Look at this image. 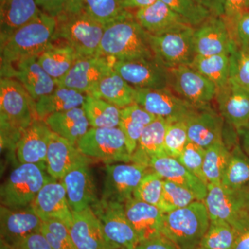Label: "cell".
Returning <instances> with one entry per match:
<instances>
[{"instance_id": "6da1fadb", "label": "cell", "mask_w": 249, "mask_h": 249, "mask_svg": "<svg viewBox=\"0 0 249 249\" xmlns=\"http://www.w3.org/2000/svg\"><path fill=\"white\" fill-rule=\"evenodd\" d=\"M36 102L19 82L12 78L0 80L1 147L16 150L26 129L37 119Z\"/></svg>"}, {"instance_id": "7a4b0ae2", "label": "cell", "mask_w": 249, "mask_h": 249, "mask_svg": "<svg viewBox=\"0 0 249 249\" xmlns=\"http://www.w3.org/2000/svg\"><path fill=\"white\" fill-rule=\"evenodd\" d=\"M56 27V18L42 11L14 33L1 45V78H13L14 63L42 53L52 44Z\"/></svg>"}, {"instance_id": "3957f363", "label": "cell", "mask_w": 249, "mask_h": 249, "mask_svg": "<svg viewBox=\"0 0 249 249\" xmlns=\"http://www.w3.org/2000/svg\"><path fill=\"white\" fill-rule=\"evenodd\" d=\"M98 55L111 57L116 61L155 58L149 33L133 15L106 26Z\"/></svg>"}, {"instance_id": "277c9868", "label": "cell", "mask_w": 249, "mask_h": 249, "mask_svg": "<svg viewBox=\"0 0 249 249\" xmlns=\"http://www.w3.org/2000/svg\"><path fill=\"white\" fill-rule=\"evenodd\" d=\"M209 215L204 201L165 213L162 233L178 249H197L209 229Z\"/></svg>"}, {"instance_id": "5b68a950", "label": "cell", "mask_w": 249, "mask_h": 249, "mask_svg": "<svg viewBox=\"0 0 249 249\" xmlns=\"http://www.w3.org/2000/svg\"><path fill=\"white\" fill-rule=\"evenodd\" d=\"M56 19L53 41H65L80 56L98 55L106 26L93 19L85 10L74 14L64 12Z\"/></svg>"}, {"instance_id": "8992f818", "label": "cell", "mask_w": 249, "mask_h": 249, "mask_svg": "<svg viewBox=\"0 0 249 249\" xmlns=\"http://www.w3.org/2000/svg\"><path fill=\"white\" fill-rule=\"evenodd\" d=\"M46 170L32 163L15 168L0 189L1 206L11 209L29 207L46 183L53 179Z\"/></svg>"}, {"instance_id": "52a82bcc", "label": "cell", "mask_w": 249, "mask_h": 249, "mask_svg": "<svg viewBox=\"0 0 249 249\" xmlns=\"http://www.w3.org/2000/svg\"><path fill=\"white\" fill-rule=\"evenodd\" d=\"M195 29L186 24L158 35L149 34V40L156 60L168 70L185 65L190 66L196 55Z\"/></svg>"}, {"instance_id": "ba28073f", "label": "cell", "mask_w": 249, "mask_h": 249, "mask_svg": "<svg viewBox=\"0 0 249 249\" xmlns=\"http://www.w3.org/2000/svg\"><path fill=\"white\" fill-rule=\"evenodd\" d=\"M204 201L210 220H222L236 231L249 217V189L235 190L209 183Z\"/></svg>"}, {"instance_id": "9c48e42d", "label": "cell", "mask_w": 249, "mask_h": 249, "mask_svg": "<svg viewBox=\"0 0 249 249\" xmlns=\"http://www.w3.org/2000/svg\"><path fill=\"white\" fill-rule=\"evenodd\" d=\"M83 155L106 164L131 163L125 136L119 127L111 128L91 127L76 145Z\"/></svg>"}, {"instance_id": "30bf717a", "label": "cell", "mask_w": 249, "mask_h": 249, "mask_svg": "<svg viewBox=\"0 0 249 249\" xmlns=\"http://www.w3.org/2000/svg\"><path fill=\"white\" fill-rule=\"evenodd\" d=\"M91 209L99 219L108 240L119 248H137L140 240L126 216L124 204L101 199Z\"/></svg>"}, {"instance_id": "8fae6325", "label": "cell", "mask_w": 249, "mask_h": 249, "mask_svg": "<svg viewBox=\"0 0 249 249\" xmlns=\"http://www.w3.org/2000/svg\"><path fill=\"white\" fill-rule=\"evenodd\" d=\"M168 70L170 87L180 97L196 109L209 107L217 91L212 82L188 65Z\"/></svg>"}, {"instance_id": "7c38bea8", "label": "cell", "mask_w": 249, "mask_h": 249, "mask_svg": "<svg viewBox=\"0 0 249 249\" xmlns=\"http://www.w3.org/2000/svg\"><path fill=\"white\" fill-rule=\"evenodd\" d=\"M150 170L148 167L132 162L106 164L101 199L125 204L133 197L134 191Z\"/></svg>"}, {"instance_id": "4fadbf2b", "label": "cell", "mask_w": 249, "mask_h": 249, "mask_svg": "<svg viewBox=\"0 0 249 249\" xmlns=\"http://www.w3.org/2000/svg\"><path fill=\"white\" fill-rule=\"evenodd\" d=\"M135 103L152 115L168 122L186 121L197 109L173 93L169 88L137 89Z\"/></svg>"}, {"instance_id": "5bb4252c", "label": "cell", "mask_w": 249, "mask_h": 249, "mask_svg": "<svg viewBox=\"0 0 249 249\" xmlns=\"http://www.w3.org/2000/svg\"><path fill=\"white\" fill-rule=\"evenodd\" d=\"M116 62L115 59L103 55L80 56L68 73L56 81L57 85L88 94L100 80L114 71Z\"/></svg>"}, {"instance_id": "9a60e30c", "label": "cell", "mask_w": 249, "mask_h": 249, "mask_svg": "<svg viewBox=\"0 0 249 249\" xmlns=\"http://www.w3.org/2000/svg\"><path fill=\"white\" fill-rule=\"evenodd\" d=\"M114 70L136 89L169 88V70L154 58L116 61Z\"/></svg>"}, {"instance_id": "2e32d148", "label": "cell", "mask_w": 249, "mask_h": 249, "mask_svg": "<svg viewBox=\"0 0 249 249\" xmlns=\"http://www.w3.org/2000/svg\"><path fill=\"white\" fill-rule=\"evenodd\" d=\"M235 42L223 17L211 16L195 29L196 55L210 56L230 54Z\"/></svg>"}, {"instance_id": "e0dca14e", "label": "cell", "mask_w": 249, "mask_h": 249, "mask_svg": "<svg viewBox=\"0 0 249 249\" xmlns=\"http://www.w3.org/2000/svg\"><path fill=\"white\" fill-rule=\"evenodd\" d=\"M42 221L56 219L70 229L73 216L66 190L60 180H51L41 188L31 205Z\"/></svg>"}, {"instance_id": "ac0fdd59", "label": "cell", "mask_w": 249, "mask_h": 249, "mask_svg": "<svg viewBox=\"0 0 249 249\" xmlns=\"http://www.w3.org/2000/svg\"><path fill=\"white\" fill-rule=\"evenodd\" d=\"M42 222L31 206L22 209L0 206L1 240L15 249L24 237L40 231Z\"/></svg>"}, {"instance_id": "d6986e66", "label": "cell", "mask_w": 249, "mask_h": 249, "mask_svg": "<svg viewBox=\"0 0 249 249\" xmlns=\"http://www.w3.org/2000/svg\"><path fill=\"white\" fill-rule=\"evenodd\" d=\"M72 216L70 231L76 249H121L108 240L91 207L80 212L72 211Z\"/></svg>"}, {"instance_id": "ffe728a7", "label": "cell", "mask_w": 249, "mask_h": 249, "mask_svg": "<svg viewBox=\"0 0 249 249\" xmlns=\"http://www.w3.org/2000/svg\"><path fill=\"white\" fill-rule=\"evenodd\" d=\"M215 98L221 115L235 130L249 124V88L229 79Z\"/></svg>"}, {"instance_id": "44dd1931", "label": "cell", "mask_w": 249, "mask_h": 249, "mask_svg": "<svg viewBox=\"0 0 249 249\" xmlns=\"http://www.w3.org/2000/svg\"><path fill=\"white\" fill-rule=\"evenodd\" d=\"M91 159L83 155L76 145L52 132L47 154V172L49 176L61 180L78 165L89 164Z\"/></svg>"}, {"instance_id": "7402d4cb", "label": "cell", "mask_w": 249, "mask_h": 249, "mask_svg": "<svg viewBox=\"0 0 249 249\" xmlns=\"http://www.w3.org/2000/svg\"><path fill=\"white\" fill-rule=\"evenodd\" d=\"M52 131L45 121L36 119L18 142L16 155L20 163H32L47 171V154Z\"/></svg>"}, {"instance_id": "603a6c76", "label": "cell", "mask_w": 249, "mask_h": 249, "mask_svg": "<svg viewBox=\"0 0 249 249\" xmlns=\"http://www.w3.org/2000/svg\"><path fill=\"white\" fill-rule=\"evenodd\" d=\"M89 165H78L60 180L66 190L70 209L73 212H80L91 207L98 200Z\"/></svg>"}, {"instance_id": "cb8c5ba5", "label": "cell", "mask_w": 249, "mask_h": 249, "mask_svg": "<svg viewBox=\"0 0 249 249\" xmlns=\"http://www.w3.org/2000/svg\"><path fill=\"white\" fill-rule=\"evenodd\" d=\"M224 120L210 107L196 109L186 120L188 140L205 150L222 142Z\"/></svg>"}, {"instance_id": "d4e9b609", "label": "cell", "mask_w": 249, "mask_h": 249, "mask_svg": "<svg viewBox=\"0 0 249 249\" xmlns=\"http://www.w3.org/2000/svg\"><path fill=\"white\" fill-rule=\"evenodd\" d=\"M124 211L140 242L163 235L165 213L160 208L132 197L124 204Z\"/></svg>"}, {"instance_id": "484cf974", "label": "cell", "mask_w": 249, "mask_h": 249, "mask_svg": "<svg viewBox=\"0 0 249 249\" xmlns=\"http://www.w3.org/2000/svg\"><path fill=\"white\" fill-rule=\"evenodd\" d=\"M41 12L36 0H0V45Z\"/></svg>"}, {"instance_id": "4316f807", "label": "cell", "mask_w": 249, "mask_h": 249, "mask_svg": "<svg viewBox=\"0 0 249 249\" xmlns=\"http://www.w3.org/2000/svg\"><path fill=\"white\" fill-rule=\"evenodd\" d=\"M149 168L169 180L191 190L199 201H204L207 195V185L193 175L178 160L169 156L155 157L150 160Z\"/></svg>"}, {"instance_id": "83f0119b", "label": "cell", "mask_w": 249, "mask_h": 249, "mask_svg": "<svg viewBox=\"0 0 249 249\" xmlns=\"http://www.w3.org/2000/svg\"><path fill=\"white\" fill-rule=\"evenodd\" d=\"M14 77L35 102L53 92L58 86L56 81L49 76L37 61V55L18 62L15 68Z\"/></svg>"}, {"instance_id": "f1b7e54d", "label": "cell", "mask_w": 249, "mask_h": 249, "mask_svg": "<svg viewBox=\"0 0 249 249\" xmlns=\"http://www.w3.org/2000/svg\"><path fill=\"white\" fill-rule=\"evenodd\" d=\"M134 18L147 32L152 35H158L189 24L161 0H157L147 7L137 10Z\"/></svg>"}, {"instance_id": "f546056e", "label": "cell", "mask_w": 249, "mask_h": 249, "mask_svg": "<svg viewBox=\"0 0 249 249\" xmlns=\"http://www.w3.org/2000/svg\"><path fill=\"white\" fill-rule=\"evenodd\" d=\"M168 123L164 119L157 117L145 127L132 155L131 162L149 168V163L152 159L168 156L165 151L164 139Z\"/></svg>"}, {"instance_id": "4dcf8cb0", "label": "cell", "mask_w": 249, "mask_h": 249, "mask_svg": "<svg viewBox=\"0 0 249 249\" xmlns=\"http://www.w3.org/2000/svg\"><path fill=\"white\" fill-rule=\"evenodd\" d=\"M44 121L52 132L75 145L88 132L90 127L83 107L55 113Z\"/></svg>"}, {"instance_id": "1f68e13d", "label": "cell", "mask_w": 249, "mask_h": 249, "mask_svg": "<svg viewBox=\"0 0 249 249\" xmlns=\"http://www.w3.org/2000/svg\"><path fill=\"white\" fill-rule=\"evenodd\" d=\"M88 94L123 109L135 103L137 89L114 70L100 80Z\"/></svg>"}, {"instance_id": "d6a6232c", "label": "cell", "mask_w": 249, "mask_h": 249, "mask_svg": "<svg viewBox=\"0 0 249 249\" xmlns=\"http://www.w3.org/2000/svg\"><path fill=\"white\" fill-rule=\"evenodd\" d=\"M86 95V93L66 87L57 86L53 92L36 101V116L37 119L44 121L55 113L82 107Z\"/></svg>"}, {"instance_id": "836d02e7", "label": "cell", "mask_w": 249, "mask_h": 249, "mask_svg": "<svg viewBox=\"0 0 249 249\" xmlns=\"http://www.w3.org/2000/svg\"><path fill=\"white\" fill-rule=\"evenodd\" d=\"M79 57L71 46L66 43L62 45L52 43L37 55V61L49 76L58 81L68 73Z\"/></svg>"}, {"instance_id": "e575fe53", "label": "cell", "mask_w": 249, "mask_h": 249, "mask_svg": "<svg viewBox=\"0 0 249 249\" xmlns=\"http://www.w3.org/2000/svg\"><path fill=\"white\" fill-rule=\"evenodd\" d=\"M157 119L155 116L137 103L123 108L119 127L125 136L126 142L131 156L133 155L144 129Z\"/></svg>"}, {"instance_id": "d590c367", "label": "cell", "mask_w": 249, "mask_h": 249, "mask_svg": "<svg viewBox=\"0 0 249 249\" xmlns=\"http://www.w3.org/2000/svg\"><path fill=\"white\" fill-rule=\"evenodd\" d=\"M90 127L96 128H111L119 127L121 109L114 105L87 94L83 106Z\"/></svg>"}, {"instance_id": "8d00e7d4", "label": "cell", "mask_w": 249, "mask_h": 249, "mask_svg": "<svg viewBox=\"0 0 249 249\" xmlns=\"http://www.w3.org/2000/svg\"><path fill=\"white\" fill-rule=\"evenodd\" d=\"M190 66L212 82L217 89L225 86L230 78L229 54L210 56L196 55Z\"/></svg>"}, {"instance_id": "74e56055", "label": "cell", "mask_w": 249, "mask_h": 249, "mask_svg": "<svg viewBox=\"0 0 249 249\" xmlns=\"http://www.w3.org/2000/svg\"><path fill=\"white\" fill-rule=\"evenodd\" d=\"M221 184L231 189H249V157L241 148L239 142L231 147L230 160Z\"/></svg>"}, {"instance_id": "f35d334b", "label": "cell", "mask_w": 249, "mask_h": 249, "mask_svg": "<svg viewBox=\"0 0 249 249\" xmlns=\"http://www.w3.org/2000/svg\"><path fill=\"white\" fill-rule=\"evenodd\" d=\"M231 148L224 140L211 145L205 151L203 173L208 184H219L222 181L231 158Z\"/></svg>"}, {"instance_id": "ab89813d", "label": "cell", "mask_w": 249, "mask_h": 249, "mask_svg": "<svg viewBox=\"0 0 249 249\" xmlns=\"http://www.w3.org/2000/svg\"><path fill=\"white\" fill-rule=\"evenodd\" d=\"M84 10L104 26L132 16L124 7L123 0H84Z\"/></svg>"}, {"instance_id": "60d3db41", "label": "cell", "mask_w": 249, "mask_h": 249, "mask_svg": "<svg viewBox=\"0 0 249 249\" xmlns=\"http://www.w3.org/2000/svg\"><path fill=\"white\" fill-rule=\"evenodd\" d=\"M237 231L230 224L211 220L209 229L199 247L207 249H233Z\"/></svg>"}, {"instance_id": "b9f144b4", "label": "cell", "mask_w": 249, "mask_h": 249, "mask_svg": "<svg viewBox=\"0 0 249 249\" xmlns=\"http://www.w3.org/2000/svg\"><path fill=\"white\" fill-rule=\"evenodd\" d=\"M196 200V195L191 190L169 180H163L160 210L164 213L186 207Z\"/></svg>"}, {"instance_id": "7bdbcfd3", "label": "cell", "mask_w": 249, "mask_h": 249, "mask_svg": "<svg viewBox=\"0 0 249 249\" xmlns=\"http://www.w3.org/2000/svg\"><path fill=\"white\" fill-rule=\"evenodd\" d=\"M163 180L160 175L152 170H149L134 191L133 197L160 209Z\"/></svg>"}, {"instance_id": "ee69618b", "label": "cell", "mask_w": 249, "mask_h": 249, "mask_svg": "<svg viewBox=\"0 0 249 249\" xmlns=\"http://www.w3.org/2000/svg\"><path fill=\"white\" fill-rule=\"evenodd\" d=\"M183 18L190 25L197 27L213 16L207 9L195 0H161Z\"/></svg>"}, {"instance_id": "f6af8a7d", "label": "cell", "mask_w": 249, "mask_h": 249, "mask_svg": "<svg viewBox=\"0 0 249 249\" xmlns=\"http://www.w3.org/2000/svg\"><path fill=\"white\" fill-rule=\"evenodd\" d=\"M230 56V78L237 84L249 88V49L235 42Z\"/></svg>"}, {"instance_id": "bcb514c9", "label": "cell", "mask_w": 249, "mask_h": 249, "mask_svg": "<svg viewBox=\"0 0 249 249\" xmlns=\"http://www.w3.org/2000/svg\"><path fill=\"white\" fill-rule=\"evenodd\" d=\"M40 232L53 249H76L70 235V229L60 221H43Z\"/></svg>"}, {"instance_id": "7dc6e473", "label": "cell", "mask_w": 249, "mask_h": 249, "mask_svg": "<svg viewBox=\"0 0 249 249\" xmlns=\"http://www.w3.org/2000/svg\"><path fill=\"white\" fill-rule=\"evenodd\" d=\"M188 142L186 121L168 123L164 139V148L167 155L178 159Z\"/></svg>"}, {"instance_id": "c3c4849f", "label": "cell", "mask_w": 249, "mask_h": 249, "mask_svg": "<svg viewBox=\"0 0 249 249\" xmlns=\"http://www.w3.org/2000/svg\"><path fill=\"white\" fill-rule=\"evenodd\" d=\"M205 151L206 150L194 142H188L181 155L178 160L185 167L208 186L203 173Z\"/></svg>"}, {"instance_id": "681fc988", "label": "cell", "mask_w": 249, "mask_h": 249, "mask_svg": "<svg viewBox=\"0 0 249 249\" xmlns=\"http://www.w3.org/2000/svg\"><path fill=\"white\" fill-rule=\"evenodd\" d=\"M249 9V0H224L223 16L234 38L236 23L244 13Z\"/></svg>"}, {"instance_id": "f907efd6", "label": "cell", "mask_w": 249, "mask_h": 249, "mask_svg": "<svg viewBox=\"0 0 249 249\" xmlns=\"http://www.w3.org/2000/svg\"><path fill=\"white\" fill-rule=\"evenodd\" d=\"M16 249H53L45 235L40 231L32 232L19 244Z\"/></svg>"}, {"instance_id": "816d5d0a", "label": "cell", "mask_w": 249, "mask_h": 249, "mask_svg": "<svg viewBox=\"0 0 249 249\" xmlns=\"http://www.w3.org/2000/svg\"><path fill=\"white\" fill-rule=\"evenodd\" d=\"M234 40L249 49V11L244 13L236 23Z\"/></svg>"}, {"instance_id": "f5cc1de1", "label": "cell", "mask_w": 249, "mask_h": 249, "mask_svg": "<svg viewBox=\"0 0 249 249\" xmlns=\"http://www.w3.org/2000/svg\"><path fill=\"white\" fill-rule=\"evenodd\" d=\"M136 249H178L165 235H161L139 242Z\"/></svg>"}, {"instance_id": "db71d44e", "label": "cell", "mask_w": 249, "mask_h": 249, "mask_svg": "<svg viewBox=\"0 0 249 249\" xmlns=\"http://www.w3.org/2000/svg\"><path fill=\"white\" fill-rule=\"evenodd\" d=\"M36 4L45 14L57 18L65 11L64 0H36Z\"/></svg>"}, {"instance_id": "11a10c76", "label": "cell", "mask_w": 249, "mask_h": 249, "mask_svg": "<svg viewBox=\"0 0 249 249\" xmlns=\"http://www.w3.org/2000/svg\"><path fill=\"white\" fill-rule=\"evenodd\" d=\"M236 231L237 237L233 249H249V217Z\"/></svg>"}, {"instance_id": "9f6ffc18", "label": "cell", "mask_w": 249, "mask_h": 249, "mask_svg": "<svg viewBox=\"0 0 249 249\" xmlns=\"http://www.w3.org/2000/svg\"><path fill=\"white\" fill-rule=\"evenodd\" d=\"M197 4L208 10L213 16L223 17L224 15V0H195Z\"/></svg>"}, {"instance_id": "6f0895ef", "label": "cell", "mask_w": 249, "mask_h": 249, "mask_svg": "<svg viewBox=\"0 0 249 249\" xmlns=\"http://www.w3.org/2000/svg\"><path fill=\"white\" fill-rule=\"evenodd\" d=\"M241 148L249 157V124L236 130Z\"/></svg>"}, {"instance_id": "680465c9", "label": "cell", "mask_w": 249, "mask_h": 249, "mask_svg": "<svg viewBox=\"0 0 249 249\" xmlns=\"http://www.w3.org/2000/svg\"><path fill=\"white\" fill-rule=\"evenodd\" d=\"M65 1V11L69 14L80 13L84 10V0H64Z\"/></svg>"}, {"instance_id": "91938a15", "label": "cell", "mask_w": 249, "mask_h": 249, "mask_svg": "<svg viewBox=\"0 0 249 249\" xmlns=\"http://www.w3.org/2000/svg\"><path fill=\"white\" fill-rule=\"evenodd\" d=\"M157 1V0H123V3H124V7L127 10L129 9L138 10L147 7Z\"/></svg>"}, {"instance_id": "94428289", "label": "cell", "mask_w": 249, "mask_h": 249, "mask_svg": "<svg viewBox=\"0 0 249 249\" xmlns=\"http://www.w3.org/2000/svg\"><path fill=\"white\" fill-rule=\"evenodd\" d=\"M0 249H16L11 245H8L4 241L0 240Z\"/></svg>"}, {"instance_id": "6125c7cd", "label": "cell", "mask_w": 249, "mask_h": 249, "mask_svg": "<svg viewBox=\"0 0 249 249\" xmlns=\"http://www.w3.org/2000/svg\"><path fill=\"white\" fill-rule=\"evenodd\" d=\"M197 249H205V248H203V247H199V248H198Z\"/></svg>"}, {"instance_id": "be15d7a7", "label": "cell", "mask_w": 249, "mask_h": 249, "mask_svg": "<svg viewBox=\"0 0 249 249\" xmlns=\"http://www.w3.org/2000/svg\"></svg>"}]
</instances>
